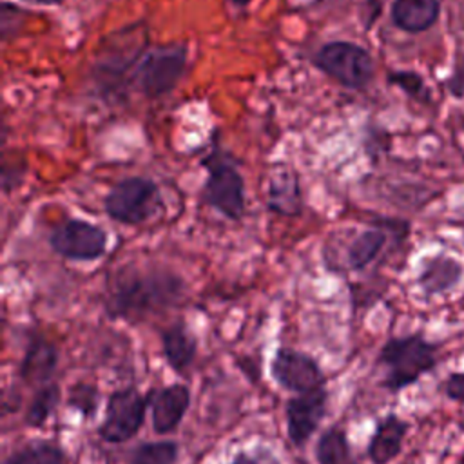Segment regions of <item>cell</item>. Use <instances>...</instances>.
I'll list each match as a JSON object with an SVG mask.
<instances>
[{
    "label": "cell",
    "mask_w": 464,
    "mask_h": 464,
    "mask_svg": "<svg viewBox=\"0 0 464 464\" xmlns=\"http://www.w3.org/2000/svg\"><path fill=\"white\" fill-rule=\"evenodd\" d=\"M183 290V279L172 272L125 266L109 285L105 312L112 319L140 321L178 303Z\"/></svg>",
    "instance_id": "1"
},
{
    "label": "cell",
    "mask_w": 464,
    "mask_h": 464,
    "mask_svg": "<svg viewBox=\"0 0 464 464\" xmlns=\"http://www.w3.org/2000/svg\"><path fill=\"white\" fill-rule=\"evenodd\" d=\"M375 362L384 370L381 386L390 393H401L439 364V344L420 332L390 337L381 346Z\"/></svg>",
    "instance_id": "2"
},
{
    "label": "cell",
    "mask_w": 464,
    "mask_h": 464,
    "mask_svg": "<svg viewBox=\"0 0 464 464\" xmlns=\"http://www.w3.org/2000/svg\"><path fill=\"white\" fill-rule=\"evenodd\" d=\"M207 179L201 190V199L207 207L223 214L227 219L239 221L245 216V179L236 163L216 147L203 161Z\"/></svg>",
    "instance_id": "3"
},
{
    "label": "cell",
    "mask_w": 464,
    "mask_h": 464,
    "mask_svg": "<svg viewBox=\"0 0 464 464\" xmlns=\"http://www.w3.org/2000/svg\"><path fill=\"white\" fill-rule=\"evenodd\" d=\"M147 51V24L136 22L107 36L96 56L92 76L102 89H112Z\"/></svg>",
    "instance_id": "4"
},
{
    "label": "cell",
    "mask_w": 464,
    "mask_h": 464,
    "mask_svg": "<svg viewBox=\"0 0 464 464\" xmlns=\"http://www.w3.org/2000/svg\"><path fill=\"white\" fill-rule=\"evenodd\" d=\"M312 62L328 78L352 91L366 89L375 74L372 54L355 42H326L315 51Z\"/></svg>",
    "instance_id": "5"
},
{
    "label": "cell",
    "mask_w": 464,
    "mask_h": 464,
    "mask_svg": "<svg viewBox=\"0 0 464 464\" xmlns=\"http://www.w3.org/2000/svg\"><path fill=\"white\" fill-rule=\"evenodd\" d=\"M188 47L185 44H165L147 49L134 67V82L147 98H160L174 91L187 72Z\"/></svg>",
    "instance_id": "6"
},
{
    "label": "cell",
    "mask_w": 464,
    "mask_h": 464,
    "mask_svg": "<svg viewBox=\"0 0 464 464\" xmlns=\"http://www.w3.org/2000/svg\"><path fill=\"white\" fill-rule=\"evenodd\" d=\"M158 194V185L150 178H123L103 198V208L116 223L140 225L154 214Z\"/></svg>",
    "instance_id": "7"
},
{
    "label": "cell",
    "mask_w": 464,
    "mask_h": 464,
    "mask_svg": "<svg viewBox=\"0 0 464 464\" xmlns=\"http://www.w3.org/2000/svg\"><path fill=\"white\" fill-rule=\"evenodd\" d=\"M149 408V395L140 393L138 388L127 386L114 390L105 406V415L98 426V437L111 444L130 440L145 422Z\"/></svg>",
    "instance_id": "8"
},
{
    "label": "cell",
    "mask_w": 464,
    "mask_h": 464,
    "mask_svg": "<svg viewBox=\"0 0 464 464\" xmlns=\"http://www.w3.org/2000/svg\"><path fill=\"white\" fill-rule=\"evenodd\" d=\"M54 254L71 261H96L107 252L109 236L103 228L85 219H67L49 232Z\"/></svg>",
    "instance_id": "9"
},
{
    "label": "cell",
    "mask_w": 464,
    "mask_h": 464,
    "mask_svg": "<svg viewBox=\"0 0 464 464\" xmlns=\"http://www.w3.org/2000/svg\"><path fill=\"white\" fill-rule=\"evenodd\" d=\"M270 377L286 392L304 393L324 386L326 377L319 362L306 352L279 346L270 361Z\"/></svg>",
    "instance_id": "10"
},
{
    "label": "cell",
    "mask_w": 464,
    "mask_h": 464,
    "mask_svg": "<svg viewBox=\"0 0 464 464\" xmlns=\"http://www.w3.org/2000/svg\"><path fill=\"white\" fill-rule=\"evenodd\" d=\"M328 392L324 386L312 392L297 393L286 401V437L295 446H304L317 431L321 420L326 415Z\"/></svg>",
    "instance_id": "11"
},
{
    "label": "cell",
    "mask_w": 464,
    "mask_h": 464,
    "mask_svg": "<svg viewBox=\"0 0 464 464\" xmlns=\"http://www.w3.org/2000/svg\"><path fill=\"white\" fill-rule=\"evenodd\" d=\"M147 395L154 433L169 435L178 430L190 406V388L183 382H172L161 388H154Z\"/></svg>",
    "instance_id": "12"
},
{
    "label": "cell",
    "mask_w": 464,
    "mask_h": 464,
    "mask_svg": "<svg viewBox=\"0 0 464 464\" xmlns=\"http://www.w3.org/2000/svg\"><path fill=\"white\" fill-rule=\"evenodd\" d=\"M410 430V422L390 411L375 422V428L370 435L366 455L372 464H390L393 462L401 451Z\"/></svg>",
    "instance_id": "13"
},
{
    "label": "cell",
    "mask_w": 464,
    "mask_h": 464,
    "mask_svg": "<svg viewBox=\"0 0 464 464\" xmlns=\"http://www.w3.org/2000/svg\"><path fill=\"white\" fill-rule=\"evenodd\" d=\"M464 276L462 263L448 254H435L424 259L417 276V285L426 297L444 295L457 288Z\"/></svg>",
    "instance_id": "14"
},
{
    "label": "cell",
    "mask_w": 464,
    "mask_h": 464,
    "mask_svg": "<svg viewBox=\"0 0 464 464\" xmlns=\"http://www.w3.org/2000/svg\"><path fill=\"white\" fill-rule=\"evenodd\" d=\"M60 361V352L54 343L42 335H34L22 357L20 377L29 384H47L54 375Z\"/></svg>",
    "instance_id": "15"
},
{
    "label": "cell",
    "mask_w": 464,
    "mask_h": 464,
    "mask_svg": "<svg viewBox=\"0 0 464 464\" xmlns=\"http://www.w3.org/2000/svg\"><path fill=\"white\" fill-rule=\"evenodd\" d=\"M161 352L172 372L185 373L198 355V337L183 321H176L161 330Z\"/></svg>",
    "instance_id": "16"
},
{
    "label": "cell",
    "mask_w": 464,
    "mask_h": 464,
    "mask_svg": "<svg viewBox=\"0 0 464 464\" xmlns=\"http://www.w3.org/2000/svg\"><path fill=\"white\" fill-rule=\"evenodd\" d=\"M440 14L439 0H393L390 16L397 29L417 34L428 31Z\"/></svg>",
    "instance_id": "17"
},
{
    "label": "cell",
    "mask_w": 464,
    "mask_h": 464,
    "mask_svg": "<svg viewBox=\"0 0 464 464\" xmlns=\"http://www.w3.org/2000/svg\"><path fill=\"white\" fill-rule=\"evenodd\" d=\"M268 207L283 216L301 212V190L295 172L288 167H276L268 181Z\"/></svg>",
    "instance_id": "18"
},
{
    "label": "cell",
    "mask_w": 464,
    "mask_h": 464,
    "mask_svg": "<svg viewBox=\"0 0 464 464\" xmlns=\"http://www.w3.org/2000/svg\"><path fill=\"white\" fill-rule=\"evenodd\" d=\"M386 239H388V236L381 228L362 230L359 236H355V239L350 243V246L346 250L348 266L355 272L364 270L381 254V250L386 245Z\"/></svg>",
    "instance_id": "19"
},
{
    "label": "cell",
    "mask_w": 464,
    "mask_h": 464,
    "mask_svg": "<svg viewBox=\"0 0 464 464\" xmlns=\"http://www.w3.org/2000/svg\"><path fill=\"white\" fill-rule=\"evenodd\" d=\"M317 464H350L352 450L344 430L339 426L326 428L315 442Z\"/></svg>",
    "instance_id": "20"
},
{
    "label": "cell",
    "mask_w": 464,
    "mask_h": 464,
    "mask_svg": "<svg viewBox=\"0 0 464 464\" xmlns=\"http://www.w3.org/2000/svg\"><path fill=\"white\" fill-rule=\"evenodd\" d=\"M65 451L45 440H33L14 451H11L2 464H65Z\"/></svg>",
    "instance_id": "21"
},
{
    "label": "cell",
    "mask_w": 464,
    "mask_h": 464,
    "mask_svg": "<svg viewBox=\"0 0 464 464\" xmlns=\"http://www.w3.org/2000/svg\"><path fill=\"white\" fill-rule=\"evenodd\" d=\"M60 399H62L60 384H56V382L42 384L34 392L33 399L29 401L25 419H24L25 424L29 428H42L47 422V419L53 415V411L56 410Z\"/></svg>",
    "instance_id": "22"
},
{
    "label": "cell",
    "mask_w": 464,
    "mask_h": 464,
    "mask_svg": "<svg viewBox=\"0 0 464 464\" xmlns=\"http://www.w3.org/2000/svg\"><path fill=\"white\" fill-rule=\"evenodd\" d=\"M179 459V444L172 439L145 440L134 446L129 464H176Z\"/></svg>",
    "instance_id": "23"
},
{
    "label": "cell",
    "mask_w": 464,
    "mask_h": 464,
    "mask_svg": "<svg viewBox=\"0 0 464 464\" xmlns=\"http://www.w3.org/2000/svg\"><path fill=\"white\" fill-rule=\"evenodd\" d=\"M98 402H100V393L94 384L76 382L71 386L69 397H67V406L76 410L82 417L91 419L98 410Z\"/></svg>",
    "instance_id": "24"
},
{
    "label": "cell",
    "mask_w": 464,
    "mask_h": 464,
    "mask_svg": "<svg viewBox=\"0 0 464 464\" xmlns=\"http://www.w3.org/2000/svg\"><path fill=\"white\" fill-rule=\"evenodd\" d=\"M388 83L399 87L411 98L420 100L426 94V85L422 76L413 71H393L388 74Z\"/></svg>",
    "instance_id": "25"
},
{
    "label": "cell",
    "mask_w": 464,
    "mask_h": 464,
    "mask_svg": "<svg viewBox=\"0 0 464 464\" xmlns=\"http://www.w3.org/2000/svg\"><path fill=\"white\" fill-rule=\"evenodd\" d=\"M228 464H281V460L270 448L254 446L250 451L239 450Z\"/></svg>",
    "instance_id": "26"
},
{
    "label": "cell",
    "mask_w": 464,
    "mask_h": 464,
    "mask_svg": "<svg viewBox=\"0 0 464 464\" xmlns=\"http://www.w3.org/2000/svg\"><path fill=\"white\" fill-rule=\"evenodd\" d=\"M444 395L459 404H464V372H451L442 382Z\"/></svg>",
    "instance_id": "27"
},
{
    "label": "cell",
    "mask_w": 464,
    "mask_h": 464,
    "mask_svg": "<svg viewBox=\"0 0 464 464\" xmlns=\"http://www.w3.org/2000/svg\"><path fill=\"white\" fill-rule=\"evenodd\" d=\"M446 87L453 98H464V58L455 65L446 82Z\"/></svg>",
    "instance_id": "28"
},
{
    "label": "cell",
    "mask_w": 464,
    "mask_h": 464,
    "mask_svg": "<svg viewBox=\"0 0 464 464\" xmlns=\"http://www.w3.org/2000/svg\"><path fill=\"white\" fill-rule=\"evenodd\" d=\"M20 2H25V4H31V5H60L65 0H20Z\"/></svg>",
    "instance_id": "29"
},
{
    "label": "cell",
    "mask_w": 464,
    "mask_h": 464,
    "mask_svg": "<svg viewBox=\"0 0 464 464\" xmlns=\"http://www.w3.org/2000/svg\"><path fill=\"white\" fill-rule=\"evenodd\" d=\"M252 0H230V4L234 5V7H239V9H245V7H248V4H250Z\"/></svg>",
    "instance_id": "30"
},
{
    "label": "cell",
    "mask_w": 464,
    "mask_h": 464,
    "mask_svg": "<svg viewBox=\"0 0 464 464\" xmlns=\"http://www.w3.org/2000/svg\"><path fill=\"white\" fill-rule=\"evenodd\" d=\"M350 464H357V462H355V460H352V462H350Z\"/></svg>",
    "instance_id": "31"
}]
</instances>
